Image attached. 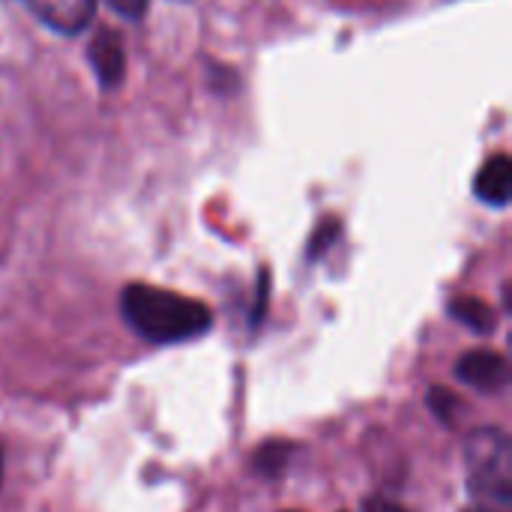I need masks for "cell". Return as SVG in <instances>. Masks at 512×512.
Returning <instances> with one entry per match:
<instances>
[{"label": "cell", "instance_id": "6da1fadb", "mask_svg": "<svg viewBox=\"0 0 512 512\" xmlns=\"http://www.w3.org/2000/svg\"><path fill=\"white\" fill-rule=\"evenodd\" d=\"M120 309L126 324L153 345L198 339L213 324V315L204 303L153 285H129L120 297Z\"/></svg>", "mask_w": 512, "mask_h": 512}, {"label": "cell", "instance_id": "7a4b0ae2", "mask_svg": "<svg viewBox=\"0 0 512 512\" xmlns=\"http://www.w3.org/2000/svg\"><path fill=\"white\" fill-rule=\"evenodd\" d=\"M474 504L512 510V444L501 429H477L465 444Z\"/></svg>", "mask_w": 512, "mask_h": 512}, {"label": "cell", "instance_id": "3957f363", "mask_svg": "<svg viewBox=\"0 0 512 512\" xmlns=\"http://www.w3.org/2000/svg\"><path fill=\"white\" fill-rule=\"evenodd\" d=\"M456 378L480 393H501L510 381V369L507 360L495 351H471L459 357Z\"/></svg>", "mask_w": 512, "mask_h": 512}, {"label": "cell", "instance_id": "277c9868", "mask_svg": "<svg viewBox=\"0 0 512 512\" xmlns=\"http://www.w3.org/2000/svg\"><path fill=\"white\" fill-rule=\"evenodd\" d=\"M96 3L99 0H27V6L36 12V18L66 36L81 33L93 15H96Z\"/></svg>", "mask_w": 512, "mask_h": 512}, {"label": "cell", "instance_id": "5b68a950", "mask_svg": "<svg viewBox=\"0 0 512 512\" xmlns=\"http://www.w3.org/2000/svg\"><path fill=\"white\" fill-rule=\"evenodd\" d=\"M90 66L96 69V78L105 90L117 87L126 75V51H123V39L114 30H99L90 42Z\"/></svg>", "mask_w": 512, "mask_h": 512}, {"label": "cell", "instance_id": "8992f818", "mask_svg": "<svg viewBox=\"0 0 512 512\" xmlns=\"http://www.w3.org/2000/svg\"><path fill=\"white\" fill-rule=\"evenodd\" d=\"M474 192L489 207H507L510 204L512 162L507 153H498L489 162H483V168H480V174L474 180Z\"/></svg>", "mask_w": 512, "mask_h": 512}, {"label": "cell", "instance_id": "52a82bcc", "mask_svg": "<svg viewBox=\"0 0 512 512\" xmlns=\"http://www.w3.org/2000/svg\"><path fill=\"white\" fill-rule=\"evenodd\" d=\"M450 315L459 324H465L468 330H474V333H492L495 330V312H492V306L483 303V300H477V297H456L450 303Z\"/></svg>", "mask_w": 512, "mask_h": 512}, {"label": "cell", "instance_id": "ba28073f", "mask_svg": "<svg viewBox=\"0 0 512 512\" xmlns=\"http://www.w3.org/2000/svg\"><path fill=\"white\" fill-rule=\"evenodd\" d=\"M288 453H291V450H288L285 444H267V447L258 453L255 465H258V471H264V474H276V471L282 468V462H285Z\"/></svg>", "mask_w": 512, "mask_h": 512}, {"label": "cell", "instance_id": "9c48e42d", "mask_svg": "<svg viewBox=\"0 0 512 512\" xmlns=\"http://www.w3.org/2000/svg\"><path fill=\"white\" fill-rule=\"evenodd\" d=\"M429 405L435 408V414H438L444 423H450V420H453L456 399H453L450 393H444V390H432V396H429Z\"/></svg>", "mask_w": 512, "mask_h": 512}, {"label": "cell", "instance_id": "30bf717a", "mask_svg": "<svg viewBox=\"0 0 512 512\" xmlns=\"http://www.w3.org/2000/svg\"><path fill=\"white\" fill-rule=\"evenodd\" d=\"M117 15H123V18H141L144 12H147V3L150 0H105Z\"/></svg>", "mask_w": 512, "mask_h": 512}, {"label": "cell", "instance_id": "8fae6325", "mask_svg": "<svg viewBox=\"0 0 512 512\" xmlns=\"http://www.w3.org/2000/svg\"><path fill=\"white\" fill-rule=\"evenodd\" d=\"M363 512H399V510H396V507H390L387 501L372 498V501H366V504H363Z\"/></svg>", "mask_w": 512, "mask_h": 512}, {"label": "cell", "instance_id": "7c38bea8", "mask_svg": "<svg viewBox=\"0 0 512 512\" xmlns=\"http://www.w3.org/2000/svg\"><path fill=\"white\" fill-rule=\"evenodd\" d=\"M465 512H510V510H492V507H480V504H474L471 510H465Z\"/></svg>", "mask_w": 512, "mask_h": 512}, {"label": "cell", "instance_id": "4fadbf2b", "mask_svg": "<svg viewBox=\"0 0 512 512\" xmlns=\"http://www.w3.org/2000/svg\"><path fill=\"white\" fill-rule=\"evenodd\" d=\"M0 483H3V447H0Z\"/></svg>", "mask_w": 512, "mask_h": 512}]
</instances>
